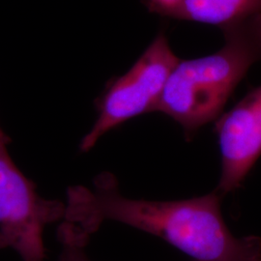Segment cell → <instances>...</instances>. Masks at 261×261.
<instances>
[{
	"instance_id": "cell-1",
	"label": "cell",
	"mask_w": 261,
	"mask_h": 261,
	"mask_svg": "<svg viewBox=\"0 0 261 261\" xmlns=\"http://www.w3.org/2000/svg\"><path fill=\"white\" fill-rule=\"evenodd\" d=\"M223 196L216 191L184 200L159 201L122 196L109 171L94 178L92 188L69 187L60 226L85 246L107 221L158 236L196 261H261V238L236 237L222 215Z\"/></svg>"
},
{
	"instance_id": "cell-2",
	"label": "cell",
	"mask_w": 261,
	"mask_h": 261,
	"mask_svg": "<svg viewBox=\"0 0 261 261\" xmlns=\"http://www.w3.org/2000/svg\"><path fill=\"white\" fill-rule=\"evenodd\" d=\"M222 30L224 44L218 51L178 61L155 110L178 123L188 140L223 114L238 84L261 61V14Z\"/></svg>"
},
{
	"instance_id": "cell-3",
	"label": "cell",
	"mask_w": 261,
	"mask_h": 261,
	"mask_svg": "<svg viewBox=\"0 0 261 261\" xmlns=\"http://www.w3.org/2000/svg\"><path fill=\"white\" fill-rule=\"evenodd\" d=\"M180 59L164 31L152 41L124 75L113 77L96 99L97 118L80 143L86 153L112 129L139 115L155 112L173 68Z\"/></svg>"
},
{
	"instance_id": "cell-4",
	"label": "cell",
	"mask_w": 261,
	"mask_h": 261,
	"mask_svg": "<svg viewBox=\"0 0 261 261\" xmlns=\"http://www.w3.org/2000/svg\"><path fill=\"white\" fill-rule=\"evenodd\" d=\"M9 142L0 140V232L22 261H45L46 226L63 221L66 205L46 199L13 162Z\"/></svg>"
},
{
	"instance_id": "cell-5",
	"label": "cell",
	"mask_w": 261,
	"mask_h": 261,
	"mask_svg": "<svg viewBox=\"0 0 261 261\" xmlns=\"http://www.w3.org/2000/svg\"><path fill=\"white\" fill-rule=\"evenodd\" d=\"M222 155V172L216 192L224 197L242 185L261 156V85L215 124Z\"/></svg>"
},
{
	"instance_id": "cell-6",
	"label": "cell",
	"mask_w": 261,
	"mask_h": 261,
	"mask_svg": "<svg viewBox=\"0 0 261 261\" xmlns=\"http://www.w3.org/2000/svg\"><path fill=\"white\" fill-rule=\"evenodd\" d=\"M261 14V0H183L168 18L224 28Z\"/></svg>"
},
{
	"instance_id": "cell-7",
	"label": "cell",
	"mask_w": 261,
	"mask_h": 261,
	"mask_svg": "<svg viewBox=\"0 0 261 261\" xmlns=\"http://www.w3.org/2000/svg\"><path fill=\"white\" fill-rule=\"evenodd\" d=\"M58 241L62 247L59 261H91L85 252L86 247L65 238H58Z\"/></svg>"
},
{
	"instance_id": "cell-8",
	"label": "cell",
	"mask_w": 261,
	"mask_h": 261,
	"mask_svg": "<svg viewBox=\"0 0 261 261\" xmlns=\"http://www.w3.org/2000/svg\"><path fill=\"white\" fill-rule=\"evenodd\" d=\"M183 0H144L150 13L167 17Z\"/></svg>"
},
{
	"instance_id": "cell-9",
	"label": "cell",
	"mask_w": 261,
	"mask_h": 261,
	"mask_svg": "<svg viewBox=\"0 0 261 261\" xmlns=\"http://www.w3.org/2000/svg\"><path fill=\"white\" fill-rule=\"evenodd\" d=\"M6 248H10L9 243H8V240L6 239V237L0 232V250L6 249Z\"/></svg>"
},
{
	"instance_id": "cell-10",
	"label": "cell",
	"mask_w": 261,
	"mask_h": 261,
	"mask_svg": "<svg viewBox=\"0 0 261 261\" xmlns=\"http://www.w3.org/2000/svg\"><path fill=\"white\" fill-rule=\"evenodd\" d=\"M0 140H3V141H6V142H11V139L9 137L5 134V132L2 130L1 126H0Z\"/></svg>"
},
{
	"instance_id": "cell-11",
	"label": "cell",
	"mask_w": 261,
	"mask_h": 261,
	"mask_svg": "<svg viewBox=\"0 0 261 261\" xmlns=\"http://www.w3.org/2000/svg\"><path fill=\"white\" fill-rule=\"evenodd\" d=\"M194 261H196V260H194Z\"/></svg>"
}]
</instances>
